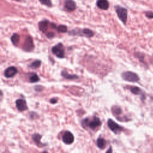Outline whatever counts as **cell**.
I'll return each mask as SVG.
<instances>
[{
    "instance_id": "cell-1",
    "label": "cell",
    "mask_w": 153,
    "mask_h": 153,
    "mask_svg": "<svg viewBox=\"0 0 153 153\" xmlns=\"http://www.w3.org/2000/svg\"><path fill=\"white\" fill-rule=\"evenodd\" d=\"M122 76L124 80L128 82L136 83L140 80V78L138 75L136 73L132 71H126L123 72Z\"/></svg>"
},
{
    "instance_id": "cell-2",
    "label": "cell",
    "mask_w": 153,
    "mask_h": 153,
    "mask_svg": "<svg viewBox=\"0 0 153 153\" xmlns=\"http://www.w3.org/2000/svg\"><path fill=\"white\" fill-rule=\"evenodd\" d=\"M114 9L117 13V15L119 19L123 23L124 25H126L128 20V10L119 6H115Z\"/></svg>"
},
{
    "instance_id": "cell-3",
    "label": "cell",
    "mask_w": 153,
    "mask_h": 153,
    "mask_svg": "<svg viewBox=\"0 0 153 153\" xmlns=\"http://www.w3.org/2000/svg\"><path fill=\"white\" fill-rule=\"evenodd\" d=\"M83 125H86V126L89 127L91 129L94 130L101 125V122L99 118L95 117L91 120H89L88 119H85V120L83 122Z\"/></svg>"
},
{
    "instance_id": "cell-4",
    "label": "cell",
    "mask_w": 153,
    "mask_h": 153,
    "mask_svg": "<svg viewBox=\"0 0 153 153\" xmlns=\"http://www.w3.org/2000/svg\"><path fill=\"white\" fill-rule=\"evenodd\" d=\"M69 34H71L73 35H78L82 36H86L88 38H91V37L93 36L94 32L89 29H83L81 30L76 29V30L71 31V32H69Z\"/></svg>"
},
{
    "instance_id": "cell-5",
    "label": "cell",
    "mask_w": 153,
    "mask_h": 153,
    "mask_svg": "<svg viewBox=\"0 0 153 153\" xmlns=\"http://www.w3.org/2000/svg\"><path fill=\"white\" fill-rule=\"evenodd\" d=\"M52 53L58 58L62 59L65 57V49L62 44L59 43L52 47Z\"/></svg>"
},
{
    "instance_id": "cell-6",
    "label": "cell",
    "mask_w": 153,
    "mask_h": 153,
    "mask_svg": "<svg viewBox=\"0 0 153 153\" xmlns=\"http://www.w3.org/2000/svg\"><path fill=\"white\" fill-rule=\"evenodd\" d=\"M108 128L110 129V130L116 134L120 133L123 130V128L121 126H120L116 122H114L112 119L108 120Z\"/></svg>"
},
{
    "instance_id": "cell-7",
    "label": "cell",
    "mask_w": 153,
    "mask_h": 153,
    "mask_svg": "<svg viewBox=\"0 0 153 153\" xmlns=\"http://www.w3.org/2000/svg\"><path fill=\"white\" fill-rule=\"evenodd\" d=\"M34 48V46L32 38L30 36H28L25 41L24 44L23 46V50L26 52H31Z\"/></svg>"
},
{
    "instance_id": "cell-8",
    "label": "cell",
    "mask_w": 153,
    "mask_h": 153,
    "mask_svg": "<svg viewBox=\"0 0 153 153\" xmlns=\"http://www.w3.org/2000/svg\"><path fill=\"white\" fill-rule=\"evenodd\" d=\"M63 142L66 144H71L74 141V137L72 133L70 132H66L62 136Z\"/></svg>"
},
{
    "instance_id": "cell-9",
    "label": "cell",
    "mask_w": 153,
    "mask_h": 153,
    "mask_svg": "<svg viewBox=\"0 0 153 153\" xmlns=\"http://www.w3.org/2000/svg\"><path fill=\"white\" fill-rule=\"evenodd\" d=\"M17 69L15 66H10L4 71V76L6 78H12L17 73Z\"/></svg>"
},
{
    "instance_id": "cell-10",
    "label": "cell",
    "mask_w": 153,
    "mask_h": 153,
    "mask_svg": "<svg viewBox=\"0 0 153 153\" xmlns=\"http://www.w3.org/2000/svg\"><path fill=\"white\" fill-rule=\"evenodd\" d=\"M16 105L19 111H23L28 109L26 102L23 99H19L16 101Z\"/></svg>"
},
{
    "instance_id": "cell-11",
    "label": "cell",
    "mask_w": 153,
    "mask_h": 153,
    "mask_svg": "<svg viewBox=\"0 0 153 153\" xmlns=\"http://www.w3.org/2000/svg\"><path fill=\"white\" fill-rule=\"evenodd\" d=\"M65 8L68 12H73L76 9V4L73 0H66L65 3Z\"/></svg>"
},
{
    "instance_id": "cell-12",
    "label": "cell",
    "mask_w": 153,
    "mask_h": 153,
    "mask_svg": "<svg viewBox=\"0 0 153 153\" xmlns=\"http://www.w3.org/2000/svg\"><path fill=\"white\" fill-rule=\"evenodd\" d=\"M96 4L100 9L104 10H108L109 7V4L108 0H98Z\"/></svg>"
},
{
    "instance_id": "cell-13",
    "label": "cell",
    "mask_w": 153,
    "mask_h": 153,
    "mask_svg": "<svg viewBox=\"0 0 153 153\" xmlns=\"http://www.w3.org/2000/svg\"><path fill=\"white\" fill-rule=\"evenodd\" d=\"M61 75L63 76V77L68 80H75L79 78L78 76H76V75H71L68 74V72L65 70H63L62 71Z\"/></svg>"
},
{
    "instance_id": "cell-14",
    "label": "cell",
    "mask_w": 153,
    "mask_h": 153,
    "mask_svg": "<svg viewBox=\"0 0 153 153\" xmlns=\"http://www.w3.org/2000/svg\"><path fill=\"white\" fill-rule=\"evenodd\" d=\"M42 136L40 134H38V133H35L32 136L33 141H34V142L38 146H43V144L41 142V139H42Z\"/></svg>"
},
{
    "instance_id": "cell-15",
    "label": "cell",
    "mask_w": 153,
    "mask_h": 153,
    "mask_svg": "<svg viewBox=\"0 0 153 153\" xmlns=\"http://www.w3.org/2000/svg\"><path fill=\"white\" fill-rule=\"evenodd\" d=\"M48 20H43L38 23V26H39V29L40 31H42V32H46L48 28Z\"/></svg>"
},
{
    "instance_id": "cell-16",
    "label": "cell",
    "mask_w": 153,
    "mask_h": 153,
    "mask_svg": "<svg viewBox=\"0 0 153 153\" xmlns=\"http://www.w3.org/2000/svg\"><path fill=\"white\" fill-rule=\"evenodd\" d=\"M29 81L31 83H36L40 81V78L35 73H31L29 76Z\"/></svg>"
},
{
    "instance_id": "cell-17",
    "label": "cell",
    "mask_w": 153,
    "mask_h": 153,
    "mask_svg": "<svg viewBox=\"0 0 153 153\" xmlns=\"http://www.w3.org/2000/svg\"><path fill=\"white\" fill-rule=\"evenodd\" d=\"M11 41L15 46H17L20 41V36L17 34H13L11 37Z\"/></svg>"
},
{
    "instance_id": "cell-18",
    "label": "cell",
    "mask_w": 153,
    "mask_h": 153,
    "mask_svg": "<svg viewBox=\"0 0 153 153\" xmlns=\"http://www.w3.org/2000/svg\"><path fill=\"white\" fill-rule=\"evenodd\" d=\"M135 57L139 59V60L143 64H145V66H146V63H145L144 59H145V55L141 52H136L135 53Z\"/></svg>"
},
{
    "instance_id": "cell-19",
    "label": "cell",
    "mask_w": 153,
    "mask_h": 153,
    "mask_svg": "<svg viewBox=\"0 0 153 153\" xmlns=\"http://www.w3.org/2000/svg\"><path fill=\"white\" fill-rule=\"evenodd\" d=\"M97 146L101 149H103L106 146L105 140L102 138H98L97 140Z\"/></svg>"
},
{
    "instance_id": "cell-20",
    "label": "cell",
    "mask_w": 153,
    "mask_h": 153,
    "mask_svg": "<svg viewBox=\"0 0 153 153\" xmlns=\"http://www.w3.org/2000/svg\"><path fill=\"white\" fill-rule=\"evenodd\" d=\"M130 90L131 91V92L132 93H133L134 95H140L142 92L141 89L136 86H132L130 87Z\"/></svg>"
},
{
    "instance_id": "cell-21",
    "label": "cell",
    "mask_w": 153,
    "mask_h": 153,
    "mask_svg": "<svg viewBox=\"0 0 153 153\" xmlns=\"http://www.w3.org/2000/svg\"><path fill=\"white\" fill-rule=\"evenodd\" d=\"M41 64H42L41 60H36L34 61V62H32V63L29 65V67L31 68L36 69V68H39V67L41 66Z\"/></svg>"
},
{
    "instance_id": "cell-22",
    "label": "cell",
    "mask_w": 153,
    "mask_h": 153,
    "mask_svg": "<svg viewBox=\"0 0 153 153\" xmlns=\"http://www.w3.org/2000/svg\"><path fill=\"white\" fill-rule=\"evenodd\" d=\"M112 112L115 115H120L122 113V109L119 106H114L112 108Z\"/></svg>"
},
{
    "instance_id": "cell-23",
    "label": "cell",
    "mask_w": 153,
    "mask_h": 153,
    "mask_svg": "<svg viewBox=\"0 0 153 153\" xmlns=\"http://www.w3.org/2000/svg\"><path fill=\"white\" fill-rule=\"evenodd\" d=\"M57 30L59 32L65 33L67 32V26L65 25H59L58 26Z\"/></svg>"
},
{
    "instance_id": "cell-24",
    "label": "cell",
    "mask_w": 153,
    "mask_h": 153,
    "mask_svg": "<svg viewBox=\"0 0 153 153\" xmlns=\"http://www.w3.org/2000/svg\"><path fill=\"white\" fill-rule=\"evenodd\" d=\"M39 1L43 5H45L49 7H51L52 6V3L51 0H39Z\"/></svg>"
},
{
    "instance_id": "cell-25",
    "label": "cell",
    "mask_w": 153,
    "mask_h": 153,
    "mask_svg": "<svg viewBox=\"0 0 153 153\" xmlns=\"http://www.w3.org/2000/svg\"><path fill=\"white\" fill-rule=\"evenodd\" d=\"M145 16L147 18L149 19H153V12L152 11H147L145 12Z\"/></svg>"
},
{
    "instance_id": "cell-26",
    "label": "cell",
    "mask_w": 153,
    "mask_h": 153,
    "mask_svg": "<svg viewBox=\"0 0 153 153\" xmlns=\"http://www.w3.org/2000/svg\"><path fill=\"white\" fill-rule=\"evenodd\" d=\"M54 36H55V34L53 32H49L47 34V36L49 38H53V37H54Z\"/></svg>"
},
{
    "instance_id": "cell-27",
    "label": "cell",
    "mask_w": 153,
    "mask_h": 153,
    "mask_svg": "<svg viewBox=\"0 0 153 153\" xmlns=\"http://www.w3.org/2000/svg\"><path fill=\"white\" fill-rule=\"evenodd\" d=\"M57 102H58V100H57V99H56V98H53V99H52L50 100V103H51L55 104V103H57Z\"/></svg>"
},
{
    "instance_id": "cell-28",
    "label": "cell",
    "mask_w": 153,
    "mask_h": 153,
    "mask_svg": "<svg viewBox=\"0 0 153 153\" xmlns=\"http://www.w3.org/2000/svg\"><path fill=\"white\" fill-rule=\"evenodd\" d=\"M106 153H112V149L111 147H109V149L107 150V151L106 152Z\"/></svg>"
},
{
    "instance_id": "cell-29",
    "label": "cell",
    "mask_w": 153,
    "mask_h": 153,
    "mask_svg": "<svg viewBox=\"0 0 153 153\" xmlns=\"http://www.w3.org/2000/svg\"><path fill=\"white\" fill-rule=\"evenodd\" d=\"M43 153H49V152H47V151H44Z\"/></svg>"
},
{
    "instance_id": "cell-30",
    "label": "cell",
    "mask_w": 153,
    "mask_h": 153,
    "mask_svg": "<svg viewBox=\"0 0 153 153\" xmlns=\"http://www.w3.org/2000/svg\"><path fill=\"white\" fill-rule=\"evenodd\" d=\"M15 1H20V0H15Z\"/></svg>"
}]
</instances>
